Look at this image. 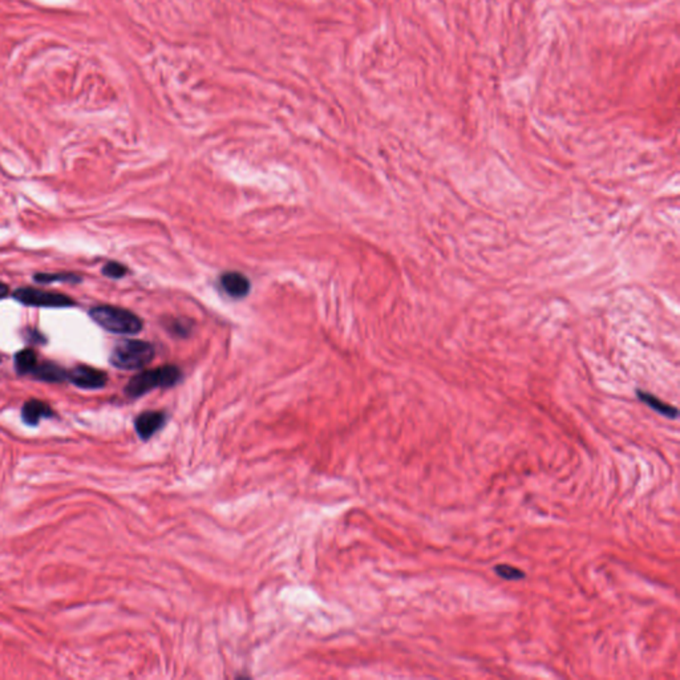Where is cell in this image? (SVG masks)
Returning a JSON list of instances; mask_svg holds the SVG:
<instances>
[{
  "label": "cell",
  "instance_id": "obj_13",
  "mask_svg": "<svg viewBox=\"0 0 680 680\" xmlns=\"http://www.w3.org/2000/svg\"><path fill=\"white\" fill-rule=\"evenodd\" d=\"M127 272H128V269L119 262H108L103 267V274L107 275L109 278H113V280H119V278L125 277Z\"/></svg>",
  "mask_w": 680,
  "mask_h": 680
},
{
  "label": "cell",
  "instance_id": "obj_5",
  "mask_svg": "<svg viewBox=\"0 0 680 680\" xmlns=\"http://www.w3.org/2000/svg\"><path fill=\"white\" fill-rule=\"evenodd\" d=\"M68 379L80 388L98 389L103 388L107 384V375L89 366H79L71 372H68Z\"/></svg>",
  "mask_w": 680,
  "mask_h": 680
},
{
  "label": "cell",
  "instance_id": "obj_10",
  "mask_svg": "<svg viewBox=\"0 0 680 680\" xmlns=\"http://www.w3.org/2000/svg\"><path fill=\"white\" fill-rule=\"evenodd\" d=\"M638 398L642 400L643 403H646L648 407H651L652 410H657L659 413L667 416L669 419H676L678 416V410L672 405H669L667 403L662 401V400L658 399L657 396H654L652 393H648V392H643V391H637Z\"/></svg>",
  "mask_w": 680,
  "mask_h": 680
},
{
  "label": "cell",
  "instance_id": "obj_8",
  "mask_svg": "<svg viewBox=\"0 0 680 680\" xmlns=\"http://www.w3.org/2000/svg\"><path fill=\"white\" fill-rule=\"evenodd\" d=\"M51 416H54L51 407L40 400H28L23 407V421L28 425H38L42 419Z\"/></svg>",
  "mask_w": 680,
  "mask_h": 680
},
{
  "label": "cell",
  "instance_id": "obj_7",
  "mask_svg": "<svg viewBox=\"0 0 680 680\" xmlns=\"http://www.w3.org/2000/svg\"><path fill=\"white\" fill-rule=\"evenodd\" d=\"M219 284L229 296L241 299L245 298L250 292V281L246 275L238 271H226L221 275Z\"/></svg>",
  "mask_w": 680,
  "mask_h": 680
},
{
  "label": "cell",
  "instance_id": "obj_9",
  "mask_svg": "<svg viewBox=\"0 0 680 680\" xmlns=\"http://www.w3.org/2000/svg\"><path fill=\"white\" fill-rule=\"evenodd\" d=\"M31 375H33L36 379H40L44 381H51V383H57V381H63L65 379H68V372L64 371L63 368L59 367L57 364H54V363L38 364Z\"/></svg>",
  "mask_w": 680,
  "mask_h": 680
},
{
  "label": "cell",
  "instance_id": "obj_2",
  "mask_svg": "<svg viewBox=\"0 0 680 680\" xmlns=\"http://www.w3.org/2000/svg\"><path fill=\"white\" fill-rule=\"evenodd\" d=\"M91 318L109 333L121 335L139 334L142 321L128 310L113 306H98L91 310Z\"/></svg>",
  "mask_w": 680,
  "mask_h": 680
},
{
  "label": "cell",
  "instance_id": "obj_12",
  "mask_svg": "<svg viewBox=\"0 0 680 680\" xmlns=\"http://www.w3.org/2000/svg\"><path fill=\"white\" fill-rule=\"evenodd\" d=\"M495 570L500 577H502L504 580H509V581H516V580H521V578L525 577V572L522 570H519L514 566H509V565H498L495 567Z\"/></svg>",
  "mask_w": 680,
  "mask_h": 680
},
{
  "label": "cell",
  "instance_id": "obj_16",
  "mask_svg": "<svg viewBox=\"0 0 680 680\" xmlns=\"http://www.w3.org/2000/svg\"><path fill=\"white\" fill-rule=\"evenodd\" d=\"M7 294H8V287H7L4 283L0 282V299L4 298V296H7Z\"/></svg>",
  "mask_w": 680,
  "mask_h": 680
},
{
  "label": "cell",
  "instance_id": "obj_3",
  "mask_svg": "<svg viewBox=\"0 0 680 680\" xmlns=\"http://www.w3.org/2000/svg\"><path fill=\"white\" fill-rule=\"evenodd\" d=\"M154 357V347L148 342L125 339L119 342L110 354V363L120 369H140Z\"/></svg>",
  "mask_w": 680,
  "mask_h": 680
},
{
  "label": "cell",
  "instance_id": "obj_15",
  "mask_svg": "<svg viewBox=\"0 0 680 680\" xmlns=\"http://www.w3.org/2000/svg\"><path fill=\"white\" fill-rule=\"evenodd\" d=\"M172 325H173L174 334H188V325H186V324L181 323V322H178V321H175L174 324H172Z\"/></svg>",
  "mask_w": 680,
  "mask_h": 680
},
{
  "label": "cell",
  "instance_id": "obj_14",
  "mask_svg": "<svg viewBox=\"0 0 680 680\" xmlns=\"http://www.w3.org/2000/svg\"><path fill=\"white\" fill-rule=\"evenodd\" d=\"M35 280L40 283H51V282L60 281V282H76L80 281V278H77L74 274H38L35 275Z\"/></svg>",
  "mask_w": 680,
  "mask_h": 680
},
{
  "label": "cell",
  "instance_id": "obj_6",
  "mask_svg": "<svg viewBox=\"0 0 680 680\" xmlns=\"http://www.w3.org/2000/svg\"><path fill=\"white\" fill-rule=\"evenodd\" d=\"M166 415L161 410H146L134 420L136 432L142 440H149L165 425Z\"/></svg>",
  "mask_w": 680,
  "mask_h": 680
},
{
  "label": "cell",
  "instance_id": "obj_4",
  "mask_svg": "<svg viewBox=\"0 0 680 680\" xmlns=\"http://www.w3.org/2000/svg\"><path fill=\"white\" fill-rule=\"evenodd\" d=\"M13 298L16 301L27 304V306H35V307H71L75 302L63 294L57 292H43L38 289H19L13 292Z\"/></svg>",
  "mask_w": 680,
  "mask_h": 680
},
{
  "label": "cell",
  "instance_id": "obj_1",
  "mask_svg": "<svg viewBox=\"0 0 680 680\" xmlns=\"http://www.w3.org/2000/svg\"><path fill=\"white\" fill-rule=\"evenodd\" d=\"M183 379V371L177 366H161L144 371L130 379L125 393L130 398H140L156 388H169Z\"/></svg>",
  "mask_w": 680,
  "mask_h": 680
},
{
  "label": "cell",
  "instance_id": "obj_11",
  "mask_svg": "<svg viewBox=\"0 0 680 680\" xmlns=\"http://www.w3.org/2000/svg\"><path fill=\"white\" fill-rule=\"evenodd\" d=\"M38 366V357L35 354V351L30 350V348H25V350H22L16 354L15 357V367H16V371L21 374V375H27V374H33V369Z\"/></svg>",
  "mask_w": 680,
  "mask_h": 680
}]
</instances>
